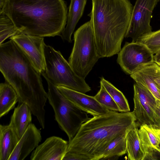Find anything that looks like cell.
Returning a JSON list of instances; mask_svg holds the SVG:
<instances>
[{
  "mask_svg": "<svg viewBox=\"0 0 160 160\" xmlns=\"http://www.w3.org/2000/svg\"><path fill=\"white\" fill-rule=\"evenodd\" d=\"M136 83L147 89L156 99L160 100V91L155 79L160 76V67L154 62L147 64L130 75Z\"/></svg>",
  "mask_w": 160,
  "mask_h": 160,
  "instance_id": "2e32d148",
  "label": "cell"
},
{
  "mask_svg": "<svg viewBox=\"0 0 160 160\" xmlns=\"http://www.w3.org/2000/svg\"><path fill=\"white\" fill-rule=\"evenodd\" d=\"M142 149L144 153L143 160L160 159V137L151 125L143 124L138 129Z\"/></svg>",
  "mask_w": 160,
  "mask_h": 160,
  "instance_id": "9a60e30c",
  "label": "cell"
},
{
  "mask_svg": "<svg viewBox=\"0 0 160 160\" xmlns=\"http://www.w3.org/2000/svg\"><path fill=\"white\" fill-rule=\"evenodd\" d=\"M68 143V142L58 137H49L32 151L30 160H63Z\"/></svg>",
  "mask_w": 160,
  "mask_h": 160,
  "instance_id": "4fadbf2b",
  "label": "cell"
},
{
  "mask_svg": "<svg viewBox=\"0 0 160 160\" xmlns=\"http://www.w3.org/2000/svg\"><path fill=\"white\" fill-rule=\"evenodd\" d=\"M159 1L136 0L125 38H130L132 42H136L152 31L151 20L153 11Z\"/></svg>",
  "mask_w": 160,
  "mask_h": 160,
  "instance_id": "ba28073f",
  "label": "cell"
},
{
  "mask_svg": "<svg viewBox=\"0 0 160 160\" xmlns=\"http://www.w3.org/2000/svg\"><path fill=\"white\" fill-rule=\"evenodd\" d=\"M73 39L74 45L68 62L75 73L85 79L100 58L90 21L77 29Z\"/></svg>",
  "mask_w": 160,
  "mask_h": 160,
  "instance_id": "8992f818",
  "label": "cell"
},
{
  "mask_svg": "<svg viewBox=\"0 0 160 160\" xmlns=\"http://www.w3.org/2000/svg\"><path fill=\"white\" fill-rule=\"evenodd\" d=\"M138 42L146 45L152 53H156L160 49V29L152 31L140 38Z\"/></svg>",
  "mask_w": 160,
  "mask_h": 160,
  "instance_id": "484cf974",
  "label": "cell"
},
{
  "mask_svg": "<svg viewBox=\"0 0 160 160\" xmlns=\"http://www.w3.org/2000/svg\"><path fill=\"white\" fill-rule=\"evenodd\" d=\"M56 87L62 94L76 106L93 117L104 115L113 111L102 106L94 96L87 95L64 86Z\"/></svg>",
  "mask_w": 160,
  "mask_h": 160,
  "instance_id": "7c38bea8",
  "label": "cell"
},
{
  "mask_svg": "<svg viewBox=\"0 0 160 160\" xmlns=\"http://www.w3.org/2000/svg\"><path fill=\"white\" fill-rule=\"evenodd\" d=\"M42 140L41 132L31 123L19 139L8 160H23L38 145Z\"/></svg>",
  "mask_w": 160,
  "mask_h": 160,
  "instance_id": "5bb4252c",
  "label": "cell"
},
{
  "mask_svg": "<svg viewBox=\"0 0 160 160\" xmlns=\"http://www.w3.org/2000/svg\"><path fill=\"white\" fill-rule=\"evenodd\" d=\"M63 160H90L86 156L78 153L67 152Z\"/></svg>",
  "mask_w": 160,
  "mask_h": 160,
  "instance_id": "4316f807",
  "label": "cell"
},
{
  "mask_svg": "<svg viewBox=\"0 0 160 160\" xmlns=\"http://www.w3.org/2000/svg\"><path fill=\"white\" fill-rule=\"evenodd\" d=\"M18 102V94L12 87L6 82L0 85V118L7 114Z\"/></svg>",
  "mask_w": 160,
  "mask_h": 160,
  "instance_id": "ffe728a7",
  "label": "cell"
},
{
  "mask_svg": "<svg viewBox=\"0 0 160 160\" xmlns=\"http://www.w3.org/2000/svg\"><path fill=\"white\" fill-rule=\"evenodd\" d=\"M90 17L100 58L118 54L128 28L133 6L129 0H92Z\"/></svg>",
  "mask_w": 160,
  "mask_h": 160,
  "instance_id": "277c9868",
  "label": "cell"
},
{
  "mask_svg": "<svg viewBox=\"0 0 160 160\" xmlns=\"http://www.w3.org/2000/svg\"><path fill=\"white\" fill-rule=\"evenodd\" d=\"M45 72L42 74L53 85L63 86L84 93L91 90L85 79L78 76L59 51L44 46Z\"/></svg>",
  "mask_w": 160,
  "mask_h": 160,
  "instance_id": "5b68a950",
  "label": "cell"
},
{
  "mask_svg": "<svg viewBox=\"0 0 160 160\" xmlns=\"http://www.w3.org/2000/svg\"><path fill=\"white\" fill-rule=\"evenodd\" d=\"M126 142L128 160H143L144 153L141 147L138 128H134L128 133Z\"/></svg>",
  "mask_w": 160,
  "mask_h": 160,
  "instance_id": "44dd1931",
  "label": "cell"
},
{
  "mask_svg": "<svg viewBox=\"0 0 160 160\" xmlns=\"http://www.w3.org/2000/svg\"><path fill=\"white\" fill-rule=\"evenodd\" d=\"M1 13L20 32L42 37L60 36L68 14L64 0H5Z\"/></svg>",
  "mask_w": 160,
  "mask_h": 160,
  "instance_id": "7a4b0ae2",
  "label": "cell"
},
{
  "mask_svg": "<svg viewBox=\"0 0 160 160\" xmlns=\"http://www.w3.org/2000/svg\"><path fill=\"white\" fill-rule=\"evenodd\" d=\"M13 40L29 58L42 74L46 70L43 37L19 32L9 38Z\"/></svg>",
  "mask_w": 160,
  "mask_h": 160,
  "instance_id": "30bf717a",
  "label": "cell"
},
{
  "mask_svg": "<svg viewBox=\"0 0 160 160\" xmlns=\"http://www.w3.org/2000/svg\"><path fill=\"white\" fill-rule=\"evenodd\" d=\"M153 62L160 67V49L153 55Z\"/></svg>",
  "mask_w": 160,
  "mask_h": 160,
  "instance_id": "f1b7e54d",
  "label": "cell"
},
{
  "mask_svg": "<svg viewBox=\"0 0 160 160\" xmlns=\"http://www.w3.org/2000/svg\"><path fill=\"white\" fill-rule=\"evenodd\" d=\"M119 112L113 111L94 116L83 123L68 142L67 152L85 155L90 160L102 159L105 149L111 142L137 127L133 111Z\"/></svg>",
  "mask_w": 160,
  "mask_h": 160,
  "instance_id": "3957f363",
  "label": "cell"
},
{
  "mask_svg": "<svg viewBox=\"0 0 160 160\" xmlns=\"http://www.w3.org/2000/svg\"><path fill=\"white\" fill-rule=\"evenodd\" d=\"M156 106L155 111L154 122L152 127L156 129H160V100H156Z\"/></svg>",
  "mask_w": 160,
  "mask_h": 160,
  "instance_id": "83f0119b",
  "label": "cell"
},
{
  "mask_svg": "<svg viewBox=\"0 0 160 160\" xmlns=\"http://www.w3.org/2000/svg\"><path fill=\"white\" fill-rule=\"evenodd\" d=\"M5 0H0V9L2 8V7L4 2Z\"/></svg>",
  "mask_w": 160,
  "mask_h": 160,
  "instance_id": "4dcf8cb0",
  "label": "cell"
},
{
  "mask_svg": "<svg viewBox=\"0 0 160 160\" xmlns=\"http://www.w3.org/2000/svg\"><path fill=\"white\" fill-rule=\"evenodd\" d=\"M0 70L6 82L16 92L18 102L26 104L44 128V107L48 95L43 87L41 74L12 40L0 45Z\"/></svg>",
  "mask_w": 160,
  "mask_h": 160,
  "instance_id": "6da1fadb",
  "label": "cell"
},
{
  "mask_svg": "<svg viewBox=\"0 0 160 160\" xmlns=\"http://www.w3.org/2000/svg\"><path fill=\"white\" fill-rule=\"evenodd\" d=\"M94 97L104 108L111 111L119 112L117 105L102 84L100 83V90Z\"/></svg>",
  "mask_w": 160,
  "mask_h": 160,
  "instance_id": "d4e9b609",
  "label": "cell"
},
{
  "mask_svg": "<svg viewBox=\"0 0 160 160\" xmlns=\"http://www.w3.org/2000/svg\"><path fill=\"white\" fill-rule=\"evenodd\" d=\"M100 83L103 86L115 102L119 109V112H130L128 100L121 91L103 77L101 78Z\"/></svg>",
  "mask_w": 160,
  "mask_h": 160,
  "instance_id": "7402d4cb",
  "label": "cell"
},
{
  "mask_svg": "<svg viewBox=\"0 0 160 160\" xmlns=\"http://www.w3.org/2000/svg\"><path fill=\"white\" fill-rule=\"evenodd\" d=\"M155 81L158 88L160 91V76L156 78Z\"/></svg>",
  "mask_w": 160,
  "mask_h": 160,
  "instance_id": "f546056e",
  "label": "cell"
},
{
  "mask_svg": "<svg viewBox=\"0 0 160 160\" xmlns=\"http://www.w3.org/2000/svg\"><path fill=\"white\" fill-rule=\"evenodd\" d=\"M19 32L12 20L4 13H0V45Z\"/></svg>",
  "mask_w": 160,
  "mask_h": 160,
  "instance_id": "cb8c5ba5",
  "label": "cell"
},
{
  "mask_svg": "<svg viewBox=\"0 0 160 160\" xmlns=\"http://www.w3.org/2000/svg\"><path fill=\"white\" fill-rule=\"evenodd\" d=\"M118 54L117 63L124 72L130 75L153 62V54L146 45L139 42H126Z\"/></svg>",
  "mask_w": 160,
  "mask_h": 160,
  "instance_id": "9c48e42d",
  "label": "cell"
},
{
  "mask_svg": "<svg viewBox=\"0 0 160 160\" xmlns=\"http://www.w3.org/2000/svg\"><path fill=\"white\" fill-rule=\"evenodd\" d=\"M86 2L87 0H70L66 26L60 36L63 41L72 42V35L83 14Z\"/></svg>",
  "mask_w": 160,
  "mask_h": 160,
  "instance_id": "e0dca14e",
  "label": "cell"
},
{
  "mask_svg": "<svg viewBox=\"0 0 160 160\" xmlns=\"http://www.w3.org/2000/svg\"><path fill=\"white\" fill-rule=\"evenodd\" d=\"M48 99L52 107L55 119L60 128L68 136L69 142L74 137L82 125L90 118L88 114L79 109L48 80Z\"/></svg>",
  "mask_w": 160,
  "mask_h": 160,
  "instance_id": "52a82bcc",
  "label": "cell"
},
{
  "mask_svg": "<svg viewBox=\"0 0 160 160\" xmlns=\"http://www.w3.org/2000/svg\"><path fill=\"white\" fill-rule=\"evenodd\" d=\"M134 115L141 124L152 126L154 122L156 99L146 88L135 83L133 85Z\"/></svg>",
  "mask_w": 160,
  "mask_h": 160,
  "instance_id": "8fae6325",
  "label": "cell"
},
{
  "mask_svg": "<svg viewBox=\"0 0 160 160\" xmlns=\"http://www.w3.org/2000/svg\"><path fill=\"white\" fill-rule=\"evenodd\" d=\"M19 140L9 124L0 125V160H8Z\"/></svg>",
  "mask_w": 160,
  "mask_h": 160,
  "instance_id": "d6986e66",
  "label": "cell"
},
{
  "mask_svg": "<svg viewBox=\"0 0 160 160\" xmlns=\"http://www.w3.org/2000/svg\"><path fill=\"white\" fill-rule=\"evenodd\" d=\"M127 135L120 136L111 142L105 149L102 159H111L126 154Z\"/></svg>",
  "mask_w": 160,
  "mask_h": 160,
  "instance_id": "603a6c76",
  "label": "cell"
},
{
  "mask_svg": "<svg viewBox=\"0 0 160 160\" xmlns=\"http://www.w3.org/2000/svg\"><path fill=\"white\" fill-rule=\"evenodd\" d=\"M155 129L158 135L160 137V129Z\"/></svg>",
  "mask_w": 160,
  "mask_h": 160,
  "instance_id": "1f68e13d",
  "label": "cell"
},
{
  "mask_svg": "<svg viewBox=\"0 0 160 160\" xmlns=\"http://www.w3.org/2000/svg\"><path fill=\"white\" fill-rule=\"evenodd\" d=\"M32 112L29 107L24 103H18L15 108L9 124L20 139L32 123Z\"/></svg>",
  "mask_w": 160,
  "mask_h": 160,
  "instance_id": "ac0fdd59",
  "label": "cell"
}]
</instances>
